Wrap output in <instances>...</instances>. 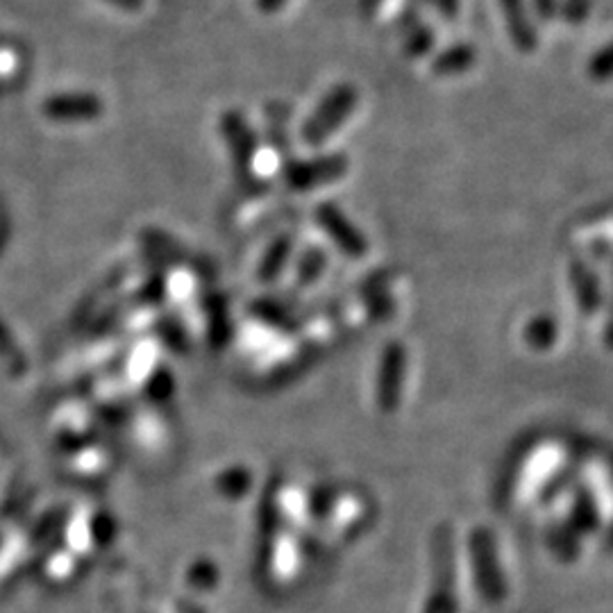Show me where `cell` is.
Returning a JSON list of instances; mask_svg holds the SVG:
<instances>
[{
    "label": "cell",
    "mask_w": 613,
    "mask_h": 613,
    "mask_svg": "<svg viewBox=\"0 0 613 613\" xmlns=\"http://www.w3.org/2000/svg\"><path fill=\"white\" fill-rule=\"evenodd\" d=\"M105 3H110L123 12H139L146 0H105Z\"/></svg>",
    "instance_id": "30bf717a"
},
{
    "label": "cell",
    "mask_w": 613,
    "mask_h": 613,
    "mask_svg": "<svg viewBox=\"0 0 613 613\" xmlns=\"http://www.w3.org/2000/svg\"><path fill=\"white\" fill-rule=\"evenodd\" d=\"M382 5V0H359V8L364 12V16H372Z\"/></svg>",
    "instance_id": "8fae6325"
},
{
    "label": "cell",
    "mask_w": 613,
    "mask_h": 613,
    "mask_svg": "<svg viewBox=\"0 0 613 613\" xmlns=\"http://www.w3.org/2000/svg\"><path fill=\"white\" fill-rule=\"evenodd\" d=\"M473 60H475V52H473L470 46L455 44V46L441 50V56H437L432 69L439 75H455V73L470 69Z\"/></svg>",
    "instance_id": "5b68a950"
},
{
    "label": "cell",
    "mask_w": 613,
    "mask_h": 613,
    "mask_svg": "<svg viewBox=\"0 0 613 613\" xmlns=\"http://www.w3.org/2000/svg\"><path fill=\"white\" fill-rule=\"evenodd\" d=\"M102 110V100L94 94H64L46 105V112L58 121H96Z\"/></svg>",
    "instance_id": "277c9868"
},
{
    "label": "cell",
    "mask_w": 613,
    "mask_h": 613,
    "mask_svg": "<svg viewBox=\"0 0 613 613\" xmlns=\"http://www.w3.org/2000/svg\"><path fill=\"white\" fill-rule=\"evenodd\" d=\"M221 135L232 152L234 164L244 173H250L257 157V137L242 112H225L221 117Z\"/></svg>",
    "instance_id": "7a4b0ae2"
},
{
    "label": "cell",
    "mask_w": 613,
    "mask_h": 613,
    "mask_svg": "<svg viewBox=\"0 0 613 613\" xmlns=\"http://www.w3.org/2000/svg\"><path fill=\"white\" fill-rule=\"evenodd\" d=\"M323 209H326V211H323V223L328 225L330 234H336V236H339L341 248L348 250V253H355V255L361 253L364 246H361V242H359V236H357L353 230L345 228L343 219L334 211L336 207H323Z\"/></svg>",
    "instance_id": "52a82bcc"
},
{
    "label": "cell",
    "mask_w": 613,
    "mask_h": 613,
    "mask_svg": "<svg viewBox=\"0 0 613 613\" xmlns=\"http://www.w3.org/2000/svg\"><path fill=\"white\" fill-rule=\"evenodd\" d=\"M255 3L261 14H278L286 5V0H255Z\"/></svg>",
    "instance_id": "9c48e42d"
},
{
    "label": "cell",
    "mask_w": 613,
    "mask_h": 613,
    "mask_svg": "<svg viewBox=\"0 0 613 613\" xmlns=\"http://www.w3.org/2000/svg\"><path fill=\"white\" fill-rule=\"evenodd\" d=\"M359 102V94L353 85L341 83L336 87H332L323 100L318 102V108L314 110V114L305 121L301 135L303 142L307 146H323L334 132L353 117V112L357 110Z\"/></svg>",
    "instance_id": "6da1fadb"
},
{
    "label": "cell",
    "mask_w": 613,
    "mask_h": 613,
    "mask_svg": "<svg viewBox=\"0 0 613 613\" xmlns=\"http://www.w3.org/2000/svg\"><path fill=\"white\" fill-rule=\"evenodd\" d=\"M425 3L432 5L445 19H455L459 12V0H425Z\"/></svg>",
    "instance_id": "ba28073f"
},
{
    "label": "cell",
    "mask_w": 613,
    "mask_h": 613,
    "mask_svg": "<svg viewBox=\"0 0 613 613\" xmlns=\"http://www.w3.org/2000/svg\"><path fill=\"white\" fill-rule=\"evenodd\" d=\"M348 169L343 155H326L316 157L311 162H293L286 169V180L291 186H298V189H307V186L323 184L330 180H336Z\"/></svg>",
    "instance_id": "3957f363"
},
{
    "label": "cell",
    "mask_w": 613,
    "mask_h": 613,
    "mask_svg": "<svg viewBox=\"0 0 613 613\" xmlns=\"http://www.w3.org/2000/svg\"><path fill=\"white\" fill-rule=\"evenodd\" d=\"M434 48V33L425 23H414L407 28V35L403 39V50L407 52V58L418 60L430 56Z\"/></svg>",
    "instance_id": "8992f818"
}]
</instances>
